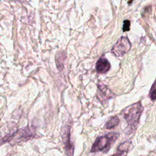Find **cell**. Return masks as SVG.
Returning <instances> with one entry per match:
<instances>
[{
    "label": "cell",
    "instance_id": "cell-1",
    "mask_svg": "<svg viewBox=\"0 0 156 156\" xmlns=\"http://www.w3.org/2000/svg\"><path fill=\"white\" fill-rule=\"evenodd\" d=\"M143 111V108L140 102L127 107L122 111L121 113L127 122L130 133L136 129Z\"/></svg>",
    "mask_w": 156,
    "mask_h": 156
},
{
    "label": "cell",
    "instance_id": "cell-2",
    "mask_svg": "<svg viewBox=\"0 0 156 156\" xmlns=\"http://www.w3.org/2000/svg\"><path fill=\"white\" fill-rule=\"evenodd\" d=\"M119 134L117 133H110L107 135L98 137L92 146L91 152H96L104 150H108L112 144L118 138Z\"/></svg>",
    "mask_w": 156,
    "mask_h": 156
},
{
    "label": "cell",
    "instance_id": "cell-3",
    "mask_svg": "<svg viewBox=\"0 0 156 156\" xmlns=\"http://www.w3.org/2000/svg\"><path fill=\"white\" fill-rule=\"evenodd\" d=\"M131 48L130 41L127 37H121L112 49V52L116 56L120 57L129 51Z\"/></svg>",
    "mask_w": 156,
    "mask_h": 156
},
{
    "label": "cell",
    "instance_id": "cell-4",
    "mask_svg": "<svg viewBox=\"0 0 156 156\" xmlns=\"http://www.w3.org/2000/svg\"><path fill=\"white\" fill-rule=\"evenodd\" d=\"M98 97L100 101H104L111 99L113 96V94L110 90L103 83H98Z\"/></svg>",
    "mask_w": 156,
    "mask_h": 156
},
{
    "label": "cell",
    "instance_id": "cell-5",
    "mask_svg": "<svg viewBox=\"0 0 156 156\" xmlns=\"http://www.w3.org/2000/svg\"><path fill=\"white\" fill-rule=\"evenodd\" d=\"M110 66L108 60L104 56H102L96 62V69L98 73H105L110 69Z\"/></svg>",
    "mask_w": 156,
    "mask_h": 156
},
{
    "label": "cell",
    "instance_id": "cell-6",
    "mask_svg": "<svg viewBox=\"0 0 156 156\" xmlns=\"http://www.w3.org/2000/svg\"><path fill=\"white\" fill-rule=\"evenodd\" d=\"M69 126H66V129L65 130L64 133H63V141L65 144V150L66 153L68 156H73V146L70 142V138H69Z\"/></svg>",
    "mask_w": 156,
    "mask_h": 156
},
{
    "label": "cell",
    "instance_id": "cell-7",
    "mask_svg": "<svg viewBox=\"0 0 156 156\" xmlns=\"http://www.w3.org/2000/svg\"><path fill=\"white\" fill-rule=\"evenodd\" d=\"M34 135L29 129H23L19 131V139L22 140H29L32 138Z\"/></svg>",
    "mask_w": 156,
    "mask_h": 156
},
{
    "label": "cell",
    "instance_id": "cell-8",
    "mask_svg": "<svg viewBox=\"0 0 156 156\" xmlns=\"http://www.w3.org/2000/svg\"><path fill=\"white\" fill-rule=\"evenodd\" d=\"M119 122V119L118 117L114 116L110 118L105 124V127L108 129H111L116 126Z\"/></svg>",
    "mask_w": 156,
    "mask_h": 156
},
{
    "label": "cell",
    "instance_id": "cell-9",
    "mask_svg": "<svg viewBox=\"0 0 156 156\" xmlns=\"http://www.w3.org/2000/svg\"><path fill=\"white\" fill-rule=\"evenodd\" d=\"M130 143H131V142L130 141H126L122 143L118 146V150L119 151H120L121 152H124L127 151L129 146L130 145Z\"/></svg>",
    "mask_w": 156,
    "mask_h": 156
},
{
    "label": "cell",
    "instance_id": "cell-10",
    "mask_svg": "<svg viewBox=\"0 0 156 156\" xmlns=\"http://www.w3.org/2000/svg\"><path fill=\"white\" fill-rule=\"evenodd\" d=\"M156 87H155V83L154 82L151 87V89L149 92V97L151 99V100L154 101L156 98Z\"/></svg>",
    "mask_w": 156,
    "mask_h": 156
},
{
    "label": "cell",
    "instance_id": "cell-11",
    "mask_svg": "<svg viewBox=\"0 0 156 156\" xmlns=\"http://www.w3.org/2000/svg\"><path fill=\"white\" fill-rule=\"evenodd\" d=\"M130 21L126 20L124 21V24H123V31L126 32V31H128L130 29Z\"/></svg>",
    "mask_w": 156,
    "mask_h": 156
},
{
    "label": "cell",
    "instance_id": "cell-12",
    "mask_svg": "<svg viewBox=\"0 0 156 156\" xmlns=\"http://www.w3.org/2000/svg\"><path fill=\"white\" fill-rule=\"evenodd\" d=\"M112 156H122V152L121 153H119V154H114Z\"/></svg>",
    "mask_w": 156,
    "mask_h": 156
}]
</instances>
